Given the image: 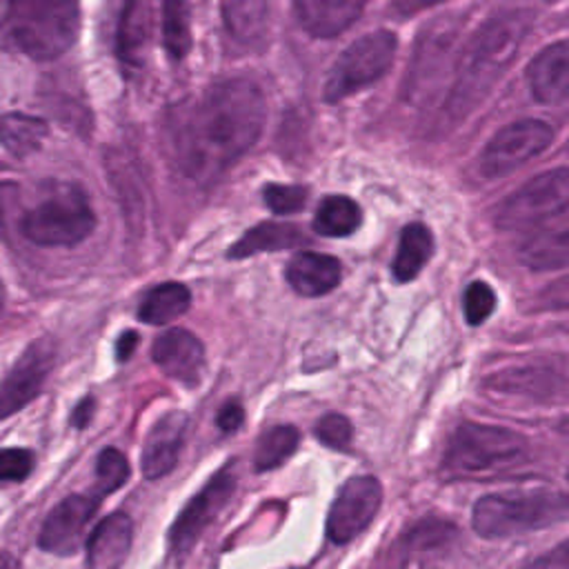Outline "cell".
Instances as JSON below:
<instances>
[{
	"label": "cell",
	"mask_w": 569,
	"mask_h": 569,
	"mask_svg": "<svg viewBox=\"0 0 569 569\" xmlns=\"http://www.w3.org/2000/svg\"><path fill=\"white\" fill-rule=\"evenodd\" d=\"M47 138V122L42 118L9 111L0 116V142L16 158H24L40 149Z\"/></svg>",
	"instance_id": "obj_26"
},
{
	"label": "cell",
	"mask_w": 569,
	"mask_h": 569,
	"mask_svg": "<svg viewBox=\"0 0 569 569\" xmlns=\"http://www.w3.org/2000/svg\"><path fill=\"white\" fill-rule=\"evenodd\" d=\"M569 171L558 167L529 180L522 189L505 198L496 211L500 229H533L567 213Z\"/></svg>",
	"instance_id": "obj_8"
},
{
	"label": "cell",
	"mask_w": 569,
	"mask_h": 569,
	"mask_svg": "<svg viewBox=\"0 0 569 569\" xmlns=\"http://www.w3.org/2000/svg\"><path fill=\"white\" fill-rule=\"evenodd\" d=\"M398 40L391 31L378 29L353 40L333 62L325 82V100L338 102L382 78L396 56Z\"/></svg>",
	"instance_id": "obj_7"
},
{
	"label": "cell",
	"mask_w": 569,
	"mask_h": 569,
	"mask_svg": "<svg viewBox=\"0 0 569 569\" xmlns=\"http://www.w3.org/2000/svg\"><path fill=\"white\" fill-rule=\"evenodd\" d=\"M529 11H502L491 16L467 42L458 62V80L451 91L449 113L465 118L485 93L496 84L509 62L516 58L525 36L531 29Z\"/></svg>",
	"instance_id": "obj_2"
},
{
	"label": "cell",
	"mask_w": 569,
	"mask_h": 569,
	"mask_svg": "<svg viewBox=\"0 0 569 569\" xmlns=\"http://www.w3.org/2000/svg\"><path fill=\"white\" fill-rule=\"evenodd\" d=\"M96 229V213L78 184L58 182L22 213L20 233L38 247H76Z\"/></svg>",
	"instance_id": "obj_6"
},
{
	"label": "cell",
	"mask_w": 569,
	"mask_h": 569,
	"mask_svg": "<svg viewBox=\"0 0 569 569\" xmlns=\"http://www.w3.org/2000/svg\"><path fill=\"white\" fill-rule=\"evenodd\" d=\"M340 262L333 256L305 251L289 260L287 264V282L300 296H325L340 282Z\"/></svg>",
	"instance_id": "obj_20"
},
{
	"label": "cell",
	"mask_w": 569,
	"mask_h": 569,
	"mask_svg": "<svg viewBox=\"0 0 569 569\" xmlns=\"http://www.w3.org/2000/svg\"><path fill=\"white\" fill-rule=\"evenodd\" d=\"M136 345H138V333H136V331H124V333L118 338V342H116V356H118V360H127V358L133 353Z\"/></svg>",
	"instance_id": "obj_39"
},
{
	"label": "cell",
	"mask_w": 569,
	"mask_h": 569,
	"mask_svg": "<svg viewBox=\"0 0 569 569\" xmlns=\"http://www.w3.org/2000/svg\"><path fill=\"white\" fill-rule=\"evenodd\" d=\"M351 422L340 413H327L316 422V438L331 449H345L351 442Z\"/></svg>",
	"instance_id": "obj_34"
},
{
	"label": "cell",
	"mask_w": 569,
	"mask_h": 569,
	"mask_svg": "<svg viewBox=\"0 0 569 569\" xmlns=\"http://www.w3.org/2000/svg\"><path fill=\"white\" fill-rule=\"evenodd\" d=\"M162 40L173 60L191 49V9L189 0H162Z\"/></svg>",
	"instance_id": "obj_29"
},
{
	"label": "cell",
	"mask_w": 569,
	"mask_h": 569,
	"mask_svg": "<svg viewBox=\"0 0 569 569\" xmlns=\"http://www.w3.org/2000/svg\"><path fill=\"white\" fill-rule=\"evenodd\" d=\"M305 240L298 227L289 222H260L253 229H249L229 251L227 256L233 260H242L262 251H280L296 247Z\"/></svg>",
	"instance_id": "obj_23"
},
{
	"label": "cell",
	"mask_w": 569,
	"mask_h": 569,
	"mask_svg": "<svg viewBox=\"0 0 569 569\" xmlns=\"http://www.w3.org/2000/svg\"><path fill=\"white\" fill-rule=\"evenodd\" d=\"M33 462L36 458L29 449H0V485L24 480L33 471Z\"/></svg>",
	"instance_id": "obj_33"
},
{
	"label": "cell",
	"mask_w": 569,
	"mask_h": 569,
	"mask_svg": "<svg viewBox=\"0 0 569 569\" xmlns=\"http://www.w3.org/2000/svg\"><path fill=\"white\" fill-rule=\"evenodd\" d=\"M129 478V462L122 451L102 449L96 460V496H107L120 489Z\"/></svg>",
	"instance_id": "obj_30"
},
{
	"label": "cell",
	"mask_w": 569,
	"mask_h": 569,
	"mask_svg": "<svg viewBox=\"0 0 569 569\" xmlns=\"http://www.w3.org/2000/svg\"><path fill=\"white\" fill-rule=\"evenodd\" d=\"M531 96L545 104H562L569 93V44L558 40L545 47L527 67Z\"/></svg>",
	"instance_id": "obj_16"
},
{
	"label": "cell",
	"mask_w": 569,
	"mask_h": 569,
	"mask_svg": "<svg viewBox=\"0 0 569 569\" xmlns=\"http://www.w3.org/2000/svg\"><path fill=\"white\" fill-rule=\"evenodd\" d=\"M440 2H445V0H393V9L400 16H411V13H418V11L440 4Z\"/></svg>",
	"instance_id": "obj_38"
},
{
	"label": "cell",
	"mask_w": 569,
	"mask_h": 569,
	"mask_svg": "<svg viewBox=\"0 0 569 569\" xmlns=\"http://www.w3.org/2000/svg\"><path fill=\"white\" fill-rule=\"evenodd\" d=\"M569 247V216H558L540 227L529 229V236L520 244V260L536 271L562 269L567 264Z\"/></svg>",
	"instance_id": "obj_17"
},
{
	"label": "cell",
	"mask_w": 569,
	"mask_h": 569,
	"mask_svg": "<svg viewBox=\"0 0 569 569\" xmlns=\"http://www.w3.org/2000/svg\"><path fill=\"white\" fill-rule=\"evenodd\" d=\"M151 33L149 0H124L116 29V53L129 67H140Z\"/></svg>",
	"instance_id": "obj_21"
},
{
	"label": "cell",
	"mask_w": 569,
	"mask_h": 569,
	"mask_svg": "<svg viewBox=\"0 0 569 569\" xmlns=\"http://www.w3.org/2000/svg\"><path fill=\"white\" fill-rule=\"evenodd\" d=\"M267 109L262 91L242 78L220 80L178 111L171 153L198 184L216 182L260 138Z\"/></svg>",
	"instance_id": "obj_1"
},
{
	"label": "cell",
	"mask_w": 569,
	"mask_h": 569,
	"mask_svg": "<svg viewBox=\"0 0 569 569\" xmlns=\"http://www.w3.org/2000/svg\"><path fill=\"white\" fill-rule=\"evenodd\" d=\"M191 305V293L182 282H162L147 291L138 307V318L147 325H169Z\"/></svg>",
	"instance_id": "obj_25"
},
{
	"label": "cell",
	"mask_w": 569,
	"mask_h": 569,
	"mask_svg": "<svg viewBox=\"0 0 569 569\" xmlns=\"http://www.w3.org/2000/svg\"><path fill=\"white\" fill-rule=\"evenodd\" d=\"M56 360V347L49 338L33 340L11 365L0 385V420L18 413L42 391Z\"/></svg>",
	"instance_id": "obj_12"
},
{
	"label": "cell",
	"mask_w": 569,
	"mask_h": 569,
	"mask_svg": "<svg viewBox=\"0 0 569 569\" xmlns=\"http://www.w3.org/2000/svg\"><path fill=\"white\" fill-rule=\"evenodd\" d=\"M227 31L242 44H256L269 27V0H220Z\"/></svg>",
	"instance_id": "obj_22"
},
{
	"label": "cell",
	"mask_w": 569,
	"mask_h": 569,
	"mask_svg": "<svg viewBox=\"0 0 569 569\" xmlns=\"http://www.w3.org/2000/svg\"><path fill=\"white\" fill-rule=\"evenodd\" d=\"M242 420H244V409H242V405H240L238 400L224 402V405L220 407V411H218V418H216L220 431H224V433L238 431L240 425H242Z\"/></svg>",
	"instance_id": "obj_35"
},
{
	"label": "cell",
	"mask_w": 569,
	"mask_h": 569,
	"mask_svg": "<svg viewBox=\"0 0 569 569\" xmlns=\"http://www.w3.org/2000/svg\"><path fill=\"white\" fill-rule=\"evenodd\" d=\"M362 222V211L356 200L347 196H327L316 211L313 229L325 238L351 236Z\"/></svg>",
	"instance_id": "obj_27"
},
{
	"label": "cell",
	"mask_w": 569,
	"mask_h": 569,
	"mask_svg": "<svg viewBox=\"0 0 569 569\" xmlns=\"http://www.w3.org/2000/svg\"><path fill=\"white\" fill-rule=\"evenodd\" d=\"M133 538V522L127 513L116 511L100 520L87 540V565L89 569H118Z\"/></svg>",
	"instance_id": "obj_18"
},
{
	"label": "cell",
	"mask_w": 569,
	"mask_h": 569,
	"mask_svg": "<svg viewBox=\"0 0 569 569\" xmlns=\"http://www.w3.org/2000/svg\"><path fill=\"white\" fill-rule=\"evenodd\" d=\"M4 38L33 60H53L71 49L80 31L78 0H2Z\"/></svg>",
	"instance_id": "obj_4"
},
{
	"label": "cell",
	"mask_w": 569,
	"mask_h": 569,
	"mask_svg": "<svg viewBox=\"0 0 569 569\" xmlns=\"http://www.w3.org/2000/svg\"><path fill=\"white\" fill-rule=\"evenodd\" d=\"M0 569H18L16 556H11L7 551H0Z\"/></svg>",
	"instance_id": "obj_40"
},
{
	"label": "cell",
	"mask_w": 569,
	"mask_h": 569,
	"mask_svg": "<svg viewBox=\"0 0 569 569\" xmlns=\"http://www.w3.org/2000/svg\"><path fill=\"white\" fill-rule=\"evenodd\" d=\"M553 140V129L545 120H516L485 144L478 167L485 178H502L542 153Z\"/></svg>",
	"instance_id": "obj_9"
},
{
	"label": "cell",
	"mask_w": 569,
	"mask_h": 569,
	"mask_svg": "<svg viewBox=\"0 0 569 569\" xmlns=\"http://www.w3.org/2000/svg\"><path fill=\"white\" fill-rule=\"evenodd\" d=\"M433 253L431 231L422 222H411L402 229L400 244L393 260V276L400 282L413 280Z\"/></svg>",
	"instance_id": "obj_24"
},
{
	"label": "cell",
	"mask_w": 569,
	"mask_h": 569,
	"mask_svg": "<svg viewBox=\"0 0 569 569\" xmlns=\"http://www.w3.org/2000/svg\"><path fill=\"white\" fill-rule=\"evenodd\" d=\"M93 409H96L93 398H84V400H80V402L76 405L73 413H71V425H73L76 429H84V427L89 425V420L93 418Z\"/></svg>",
	"instance_id": "obj_37"
},
{
	"label": "cell",
	"mask_w": 569,
	"mask_h": 569,
	"mask_svg": "<svg viewBox=\"0 0 569 569\" xmlns=\"http://www.w3.org/2000/svg\"><path fill=\"white\" fill-rule=\"evenodd\" d=\"M187 427H189V418L182 411H169L156 420V425L151 427L144 440V449L140 456L142 476L147 480H158V478H164L169 471H173L182 453Z\"/></svg>",
	"instance_id": "obj_15"
},
{
	"label": "cell",
	"mask_w": 569,
	"mask_h": 569,
	"mask_svg": "<svg viewBox=\"0 0 569 569\" xmlns=\"http://www.w3.org/2000/svg\"><path fill=\"white\" fill-rule=\"evenodd\" d=\"M300 433L293 425H273L264 429L256 442L253 467L256 471H271L293 456L298 449Z\"/></svg>",
	"instance_id": "obj_28"
},
{
	"label": "cell",
	"mask_w": 569,
	"mask_h": 569,
	"mask_svg": "<svg viewBox=\"0 0 569 569\" xmlns=\"http://www.w3.org/2000/svg\"><path fill=\"white\" fill-rule=\"evenodd\" d=\"M462 305H465V318L469 325H480L485 322L493 309H496V293L493 289L482 282V280H473L465 293H462Z\"/></svg>",
	"instance_id": "obj_31"
},
{
	"label": "cell",
	"mask_w": 569,
	"mask_h": 569,
	"mask_svg": "<svg viewBox=\"0 0 569 569\" xmlns=\"http://www.w3.org/2000/svg\"><path fill=\"white\" fill-rule=\"evenodd\" d=\"M367 0H293L300 27L316 38H333L356 22Z\"/></svg>",
	"instance_id": "obj_19"
},
{
	"label": "cell",
	"mask_w": 569,
	"mask_h": 569,
	"mask_svg": "<svg viewBox=\"0 0 569 569\" xmlns=\"http://www.w3.org/2000/svg\"><path fill=\"white\" fill-rule=\"evenodd\" d=\"M264 202L273 213H296L305 207L307 202V189L300 184H264L262 191Z\"/></svg>",
	"instance_id": "obj_32"
},
{
	"label": "cell",
	"mask_w": 569,
	"mask_h": 569,
	"mask_svg": "<svg viewBox=\"0 0 569 569\" xmlns=\"http://www.w3.org/2000/svg\"><path fill=\"white\" fill-rule=\"evenodd\" d=\"M233 489H236L233 465H224L184 505V509L178 513V518H176V522L171 527V533H169L171 549H173L176 556H184L196 545V540L202 536V531L213 522V518L229 502Z\"/></svg>",
	"instance_id": "obj_11"
},
{
	"label": "cell",
	"mask_w": 569,
	"mask_h": 569,
	"mask_svg": "<svg viewBox=\"0 0 569 569\" xmlns=\"http://www.w3.org/2000/svg\"><path fill=\"white\" fill-rule=\"evenodd\" d=\"M98 507H100V496L96 493L67 496L44 518L38 536V547L56 556L76 553L84 542L87 525L91 522Z\"/></svg>",
	"instance_id": "obj_13"
},
{
	"label": "cell",
	"mask_w": 569,
	"mask_h": 569,
	"mask_svg": "<svg viewBox=\"0 0 569 569\" xmlns=\"http://www.w3.org/2000/svg\"><path fill=\"white\" fill-rule=\"evenodd\" d=\"M525 569H569V551L567 545L560 542L553 551L536 558L533 562H529Z\"/></svg>",
	"instance_id": "obj_36"
},
{
	"label": "cell",
	"mask_w": 569,
	"mask_h": 569,
	"mask_svg": "<svg viewBox=\"0 0 569 569\" xmlns=\"http://www.w3.org/2000/svg\"><path fill=\"white\" fill-rule=\"evenodd\" d=\"M529 460L522 433L480 422H462L449 436L440 460L445 480H491L516 471Z\"/></svg>",
	"instance_id": "obj_3"
},
{
	"label": "cell",
	"mask_w": 569,
	"mask_h": 569,
	"mask_svg": "<svg viewBox=\"0 0 569 569\" xmlns=\"http://www.w3.org/2000/svg\"><path fill=\"white\" fill-rule=\"evenodd\" d=\"M151 358L164 376L184 387H196L204 371V347L187 329L160 333L151 347Z\"/></svg>",
	"instance_id": "obj_14"
},
{
	"label": "cell",
	"mask_w": 569,
	"mask_h": 569,
	"mask_svg": "<svg viewBox=\"0 0 569 569\" xmlns=\"http://www.w3.org/2000/svg\"><path fill=\"white\" fill-rule=\"evenodd\" d=\"M382 505V485L373 476L349 478L333 498L327 513V536L336 545H347L362 533Z\"/></svg>",
	"instance_id": "obj_10"
},
{
	"label": "cell",
	"mask_w": 569,
	"mask_h": 569,
	"mask_svg": "<svg viewBox=\"0 0 569 569\" xmlns=\"http://www.w3.org/2000/svg\"><path fill=\"white\" fill-rule=\"evenodd\" d=\"M567 518V498L560 491L525 489L482 496L471 511L478 536L498 540L538 531Z\"/></svg>",
	"instance_id": "obj_5"
}]
</instances>
